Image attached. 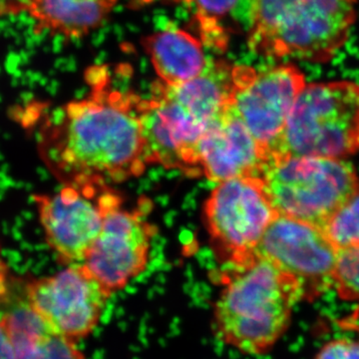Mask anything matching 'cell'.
<instances>
[{
    "mask_svg": "<svg viewBox=\"0 0 359 359\" xmlns=\"http://www.w3.org/2000/svg\"><path fill=\"white\" fill-rule=\"evenodd\" d=\"M358 0H250V50L325 63L348 39Z\"/></svg>",
    "mask_w": 359,
    "mask_h": 359,
    "instance_id": "3",
    "label": "cell"
},
{
    "mask_svg": "<svg viewBox=\"0 0 359 359\" xmlns=\"http://www.w3.org/2000/svg\"><path fill=\"white\" fill-rule=\"evenodd\" d=\"M0 359H15L13 340L0 320Z\"/></svg>",
    "mask_w": 359,
    "mask_h": 359,
    "instance_id": "21",
    "label": "cell"
},
{
    "mask_svg": "<svg viewBox=\"0 0 359 359\" xmlns=\"http://www.w3.org/2000/svg\"><path fill=\"white\" fill-rule=\"evenodd\" d=\"M32 308L56 334L79 342L100 323L111 294L83 263L54 275L26 278Z\"/></svg>",
    "mask_w": 359,
    "mask_h": 359,
    "instance_id": "8",
    "label": "cell"
},
{
    "mask_svg": "<svg viewBox=\"0 0 359 359\" xmlns=\"http://www.w3.org/2000/svg\"><path fill=\"white\" fill-rule=\"evenodd\" d=\"M306 85L304 75L292 65L276 66L263 72L247 66L233 68L231 106L268 159Z\"/></svg>",
    "mask_w": 359,
    "mask_h": 359,
    "instance_id": "9",
    "label": "cell"
},
{
    "mask_svg": "<svg viewBox=\"0 0 359 359\" xmlns=\"http://www.w3.org/2000/svg\"><path fill=\"white\" fill-rule=\"evenodd\" d=\"M278 215L263 179L257 176L218 183L203 208L212 250L224 266L242 264L254 256Z\"/></svg>",
    "mask_w": 359,
    "mask_h": 359,
    "instance_id": "6",
    "label": "cell"
},
{
    "mask_svg": "<svg viewBox=\"0 0 359 359\" xmlns=\"http://www.w3.org/2000/svg\"><path fill=\"white\" fill-rule=\"evenodd\" d=\"M238 0H194L197 8L198 25L203 39L208 43L224 47L226 41L224 29L219 27L218 22L222 18L226 15Z\"/></svg>",
    "mask_w": 359,
    "mask_h": 359,
    "instance_id": "17",
    "label": "cell"
},
{
    "mask_svg": "<svg viewBox=\"0 0 359 359\" xmlns=\"http://www.w3.org/2000/svg\"><path fill=\"white\" fill-rule=\"evenodd\" d=\"M200 176L221 183L238 177H261L268 155L230 106L198 144Z\"/></svg>",
    "mask_w": 359,
    "mask_h": 359,
    "instance_id": "12",
    "label": "cell"
},
{
    "mask_svg": "<svg viewBox=\"0 0 359 359\" xmlns=\"http://www.w3.org/2000/svg\"><path fill=\"white\" fill-rule=\"evenodd\" d=\"M15 359H86L77 342L49 327L11 335Z\"/></svg>",
    "mask_w": 359,
    "mask_h": 359,
    "instance_id": "15",
    "label": "cell"
},
{
    "mask_svg": "<svg viewBox=\"0 0 359 359\" xmlns=\"http://www.w3.org/2000/svg\"><path fill=\"white\" fill-rule=\"evenodd\" d=\"M117 0H30L35 30L82 37L109 15Z\"/></svg>",
    "mask_w": 359,
    "mask_h": 359,
    "instance_id": "14",
    "label": "cell"
},
{
    "mask_svg": "<svg viewBox=\"0 0 359 359\" xmlns=\"http://www.w3.org/2000/svg\"><path fill=\"white\" fill-rule=\"evenodd\" d=\"M359 149V84L306 85L292 106L273 156L346 159Z\"/></svg>",
    "mask_w": 359,
    "mask_h": 359,
    "instance_id": "4",
    "label": "cell"
},
{
    "mask_svg": "<svg viewBox=\"0 0 359 359\" xmlns=\"http://www.w3.org/2000/svg\"><path fill=\"white\" fill-rule=\"evenodd\" d=\"M30 0H0V16L18 15L27 13Z\"/></svg>",
    "mask_w": 359,
    "mask_h": 359,
    "instance_id": "20",
    "label": "cell"
},
{
    "mask_svg": "<svg viewBox=\"0 0 359 359\" xmlns=\"http://www.w3.org/2000/svg\"><path fill=\"white\" fill-rule=\"evenodd\" d=\"M314 359H359V342L348 339L332 340L321 347Z\"/></svg>",
    "mask_w": 359,
    "mask_h": 359,
    "instance_id": "19",
    "label": "cell"
},
{
    "mask_svg": "<svg viewBox=\"0 0 359 359\" xmlns=\"http://www.w3.org/2000/svg\"><path fill=\"white\" fill-rule=\"evenodd\" d=\"M45 240L61 263H84L111 212L123 199L109 184H67L55 194L33 195Z\"/></svg>",
    "mask_w": 359,
    "mask_h": 359,
    "instance_id": "7",
    "label": "cell"
},
{
    "mask_svg": "<svg viewBox=\"0 0 359 359\" xmlns=\"http://www.w3.org/2000/svg\"><path fill=\"white\" fill-rule=\"evenodd\" d=\"M166 1L174 2V4H190L194 2V0H166Z\"/></svg>",
    "mask_w": 359,
    "mask_h": 359,
    "instance_id": "22",
    "label": "cell"
},
{
    "mask_svg": "<svg viewBox=\"0 0 359 359\" xmlns=\"http://www.w3.org/2000/svg\"><path fill=\"white\" fill-rule=\"evenodd\" d=\"M158 229L145 212L117 208L104 221L84 264L111 294L124 289L147 266Z\"/></svg>",
    "mask_w": 359,
    "mask_h": 359,
    "instance_id": "11",
    "label": "cell"
},
{
    "mask_svg": "<svg viewBox=\"0 0 359 359\" xmlns=\"http://www.w3.org/2000/svg\"><path fill=\"white\" fill-rule=\"evenodd\" d=\"M334 287L342 299L359 302V247L339 250Z\"/></svg>",
    "mask_w": 359,
    "mask_h": 359,
    "instance_id": "18",
    "label": "cell"
},
{
    "mask_svg": "<svg viewBox=\"0 0 359 359\" xmlns=\"http://www.w3.org/2000/svg\"><path fill=\"white\" fill-rule=\"evenodd\" d=\"M323 231L339 250L359 247V190L332 215Z\"/></svg>",
    "mask_w": 359,
    "mask_h": 359,
    "instance_id": "16",
    "label": "cell"
},
{
    "mask_svg": "<svg viewBox=\"0 0 359 359\" xmlns=\"http://www.w3.org/2000/svg\"><path fill=\"white\" fill-rule=\"evenodd\" d=\"M261 177L278 215L323 229L359 190L351 163L335 158L273 156Z\"/></svg>",
    "mask_w": 359,
    "mask_h": 359,
    "instance_id": "5",
    "label": "cell"
},
{
    "mask_svg": "<svg viewBox=\"0 0 359 359\" xmlns=\"http://www.w3.org/2000/svg\"><path fill=\"white\" fill-rule=\"evenodd\" d=\"M144 47L161 81L170 86L199 76L208 65L199 40L176 28L146 37Z\"/></svg>",
    "mask_w": 359,
    "mask_h": 359,
    "instance_id": "13",
    "label": "cell"
},
{
    "mask_svg": "<svg viewBox=\"0 0 359 359\" xmlns=\"http://www.w3.org/2000/svg\"><path fill=\"white\" fill-rule=\"evenodd\" d=\"M256 252L295 278L304 299H313L334 285L339 250L320 226L278 215Z\"/></svg>",
    "mask_w": 359,
    "mask_h": 359,
    "instance_id": "10",
    "label": "cell"
},
{
    "mask_svg": "<svg viewBox=\"0 0 359 359\" xmlns=\"http://www.w3.org/2000/svg\"><path fill=\"white\" fill-rule=\"evenodd\" d=\"M221 283L212 311L216 339L245 355L269 353L289 330L295 304L304 299L299 283L257 252L226 266Z\"/></svg>",
    "mask_w": 359,
    "mask_h": 359,
    "instance_id": "2",
    "label": "cell"
},
{
    "mask_svg": "<svg viewBox=\"0 0 359 359\" xmlns=\"http://www.w3.org/2000/svg\"><path fill=\"white\" fill-rule=\"evenodd\" d=\"M104 67L91 68V93L66 104L40 128V157L67 184L122 183L141 176L149 162L140 97L110 88Z\"/></svg>",
    "mask_w": 359,
    "mask_h": 359,
    "instance_id": "1",
    "label": "cell"
}]
</instances>
